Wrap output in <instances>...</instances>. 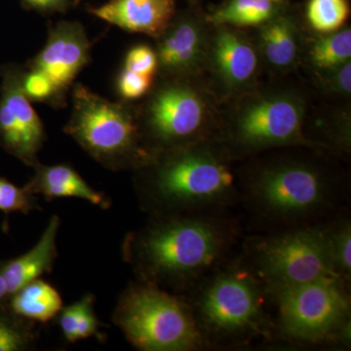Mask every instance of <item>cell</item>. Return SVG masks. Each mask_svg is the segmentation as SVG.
I'll return each mask as SVG.
<instances>
[{
    "instance_id": "obj_3",
    "label": "cell",
    "mask_w": 351,
    "mask_h": 351,
    "mask_svg": "<svg viewBox=\"0 0 351 351\" xmlns=\"http://www.w3.org/2000/svg\"><path fill=\"white\" fill-rule=\"evenodd\" d=\"M233 162L215 140L156 154L134 171L141 209L147 216L232 211L240 205Z\"/></svg>"
},
{
    "instance_id": "obj_33",
    "label": "cell",
    "mask_w": 351,
    "mask_h": 351,
    "mask_svg": "<svg viewBox=\"0 0 351 351\" xmlns=\"http://www.w3.org/2000/svg\"><path fill=\"white\" fill-rule=\"evenodd\" d=\"M186 1H188L189 3H191V5H195V4H197L198 2L201 1V0H186Z\"/></svg>"
},
{
    "instance_id": "obj_27",
    "label": "cell",
    "mask_w": 351,
    "mask_h": 351,
    "mask_svg": "<svg viewBox=\"0 0 351 351\" xmlns=\"http://www.w3.org/2000/svg\"><path fill=\"white\" fill-rule=\"evenodd\" d=\"M94 297L87 294L77 304V315H76V341L80 339L99 337V328L101 326L100 321L97 318L94 311Z\"/></svg>"
},
{
    "instance_id": "obj_28",
    "label": "cell",
    "mask_w": 351,
    "mask_h": 351,
    "mask_svg": "<svg viewBox=\"0 0 351 351\" xmlns=\"http://www.w3.org/2000/svg\"><path fill=\"white\" fill-rule=\"evenodd\" d=\"M156 77L138 75L133 71L122 69L117 80L120 96L127 101L137 100L149 93Z\"/></svg>"
},
{
    "instance_id": "obj_5",
    "label": "cell",
    "mask_w": 351,
    "mask_h": 351,
    "mask_svg": "<svg viewBox=\"0 0 351 351\" xmlns=\"http://www.w3.org/2000/svg\"><path fill=\"white\" fill-rule=\"evenodd\" d=\"M226 104L215 141L233 161L293 147L324 152L307 137L306 101L297 90L256 86Z\"/></svg>"
},
{
    "instance_id": "obj_29",
    "label": "cell",
    "mask_w": 351,
    "mask_h": 351,
    "mask_svg": "<svg viewBox=\"0 0 351 351\" xmlns=\"http://www.w3.org/2000/svg\"><path fill=\"white\" fill-rule=\"evenodd\" d=\"M124 69L138 75L156 77L157 57L156 51L147 45H138L127 53Z\"/></svg>"
},
{
    "instance_id": "obj_20",
    "label": "cell",
    "mask_w": 351,
    "mask_h": 351,
    "mask_svg": "<svg viewBox=\"0 0 351 351\" xmlns=\"http://www.w3.org/2000/svg\"><path fill=\"white\" fill-rule=\"evenodd\" d=\"M285 8V2L276 0H228L207 14L206 19L212 25L256 29Z\"/></svg>"
},
{
    "instance_id": "obj_31",
    "label": "cell",
    "mask_w": 351,
    "mask_h": 351,
    "mask_svg": "<svg viewBox=\"0 0 351 351\" xmlns=\"http://www.w3.org/2000/svg\"><path fill=\"white\" fill-rule=\"evenodd\" d=\"M25 1L40 10H60L66 6L68 0H25Z\"/></svg>"
},
{
    "instance_id": "obj_34",
    "label": "cell",
    "mask_w": 351,
    "mask_h": 351,
    "mask_svg": "<svg viewBox=\"0 0 351 351\" xmlns=\"http://www.w3.org/2000/svg\"><path fill=\"white\" fill-rule=\"evenodd\" d=\"M276 1L286 2V0H276Z\"/></svg>"
},
{
    "instance_id": "obj_23",
    "label": "cell",
    "mask_w": 351,
    "mask_h": 351,
    "mask_svg": "<svg viewBox=\"0 0 351 351\" xmlns=\"http://www.w3.org/2000/svg\"><path fill=\"white\" fill-rule=\"evenodd\" d=\"M350 12L348 0H308L306 18L316 34H329L345 25Z\"/></svg>"
},
{
    "instance_id": "obj_21",
    "label": "cell",
    "mask_w": 351,
    "mask_h": 351,
    "mask_svg": "<svg viewBox=\"0 0 351 351\" xmlns=\"http://www.w3.org/2000/svg\"><path fill=\"white\" fill-rule=\"evenodd\" d=\"M351 60V29L343 27L329 34L306 38L304 59L314 73L341 66Z\"/></svg>"
},
{
    "instance_id": "obj_25",
    "label": "cell",
    "mask_w": 351,
    "mask_h": 351,
    "mask_svg": "<svg viewBox=\"0 0 351 351\" xmlns=\"http://www.w3.org/2000/svg\"><path fill=\"white\" fill-rule=\"evenodd\" d=\"M36 208H38L36 197L25 186L19 188L0 177V211L7 215L13 212L27 214Z\"/></svg>"
},
{
    "instance_id": "obj_32",
    "label": "cell",
    "mask_w": 351,
    "mask_h": 351,
    "mask_svg": "<svg viewBox=\"0 0 351 351\" xmlns=\"http://www.w3.org/2000/svg\"><path fill=\"white\" fill-rule=\"evenodd\" d=\"M2 265L3 263H0V302L8 295H7L5 280H4L3 274H2Z\"/></svg>"
},
{
    "instance_id": "obj_4",
    "label": "cell",
    "mask_w": 351,
    "mask_h": 351,
    "mask_svg": "<svg viewBox=\"0 0 351 351\" xmlns=\"http://www.w3.org/2000/svg\"><path fill=\"white\" fill-rule=\"evenodd\" d=\"M184 295L206 350H239L276 341L271 300L239 251Z\"/></svg>"
},
{
    "instance_id": "obj_8",
    "label": "cell",
    "mask_w": 351,
    "mask_h": 351,
    "mask_svg": "<svg viewBox=\"0 0 351 351\" xmlns=\"http://www.w3.org/2000/svg\"><path fill=\"white\" fill-rule=\"evenodd\" d=\"M64 131L108 169L134 172L152 157L143 142L137 108L108 100L82 84L73 88V110Z\"/></svg>"
},
{
    "instance_id": "obj_13",
    "label": "cell",
    "mask_w": 351,
    "mask_h": 351,
    "mask_svg": "<svg viewBox=\"0 0 351 351\" xmlns=\"http://www.w3.org/2000/svg\"><path fill=\"white\" fill-rule=\"evenodd\" d=\"M212 25L206 15L189 10L175 15L156 38L159 77L201 78L204 73Z\"/></svg>"
},
{
    "instance_id": "obj_22",
    "label": "cell",
    "mask_w": 351,
    "mask_h": 351,
    "mask_svg": "<svg viewBox=\"0 0 351 351\" xmlns=\"http://www.w3.org/2000/svg\"><path fill=\"white\" fill-rule=\"evenodd\" d=\"M328 256L335 274L351 285V219L348 208L322 223Z\"/></svg>"
},
{
    "instance_id": "obj_7",
    "label": "cell",
    "mask_w": 351,
    "mask_h": 351,
    "mask_svg": "<svg viewBox=\"0 0 351 351\" xmlns=\"http://www.w3.org/2000/svg\"><path fill=\"white\" fill-rule=\"evenodd\" d=\"M270 300L276 309V339L350 350V286L341 279H317L281 291Z\"/></svg>"
},
{
    "instance_id": "obj_18",
    "label": "cell",
    "mask_w": 351,
    "mask_h": 351,
    "mask_svg": "<svg viewBox=\"0 0 351 351\" xmlns=\"http://www.w3.org/2000/svg\"><path fill=\"white\" fill-rule=\"evenodd\" d=\"M34 169V177L25 186L32 195H41L46 200L80 198L101 208L110 205L105 196L92 189L82 176L66 164L46 166L38 163Z\"/></svg>"
},
{
    "instance_id": "obj_2",
    "label": "cell",
    "mask_w": 351,
    "mask_h": 351,
    "mask_svg": "<svg viewBox=\"0 0 351 351\" xmlns=\"http://www.w3.org/2000/svg\"><path fill=\"white\" fill-rule=\"evenodd\" d=\"M239 177L240 205L254 233L318 225L348 208L341 176L317 156L258 158Z\"/></svg>"
},
{
    "instance_id": "obj_1",
    "label": "cell",
    "mask_w": 351,
    "mask_h": 351,
    "mask_svg": "<svg viewBox=\"0 0 351 351\" xmlns=\"http://www.w3.org/2000/svg\"><path fill=\"white\" fill-rule=\"evenodd\" d=\"M243 237L232 211L149 216L126 235L122 257L138 281L184 295L232 257Z\"/></svg>"
},
{
    "instance_id": "obj_19",
    "label": "cell",
    "mask_w": 351,
    "mask_h": 351,
    "mask_svg": "<svg viewBox=\"0 0 351 351\" xmlns=\"http://www.w3.org/2000/svg\"><path fill=\"white\" fill-rule=\"evenodd\" d=\"M10 297L11 311L29 321L48 322L56 317L63 307L56 289L39 278L25 284Z\"/></svg>"
},
{
    "instance_id": "obj_15",
    "label": "cell",
    "mask_w": 351,
    "mask_h": 351,
    "mask_svg": "<svg viewBox=\"0 0 351 351\" xmlns=\"http://www.w3.org/2000/svg\"><path fill=\"white\" fill-rule=\"evenodd\" d=\"M254 40L262 64L274 73L292 71L304 59L306 36L286 8L256 27Z\"/></svg>"
},
{
    "instance_id": "obj_14",
    "label": "cell",
    "mask_w": 351,
    "mask_h": 351,
    "mask_svg": "<svg viewBox=\"0 0 351 351\" xmlns=\"http://www.w3.org/2000/svg\"><path fill=\"white\" fill-rule=\"evenodd\" d=\"M89 57V39L82 25L61 22L51 29L47 43L34 58L31 69L49 78L57 100L68 91Z\"/></svg>"
},
{
    "instance_id": "obj_16",
    "label": "cell",
    "mask_w": 351,
    "mask_h": 351,
    "mask_svg": "<svg viewBox=\"0 0 351 351\" xmlns=\"http://www.w3.org/2000/svg\"><path fill=\"white\" fill-rule=\"evenodd\" d=\"M126 32L158 38L176 15L175 0H110L91 10Z\"/></svg>"
},
{
    "instance_id": "obj_24",
    "label": "cell",
    "mask_w": 351,
    "mask_h": 351,
    "mask_svg": "<svg viewBox=\"0 0 351 351\" xmlns=\"http://www.w3.org/2000/svg\"><path fill=\"white\" fill-rule=\"evenodd\" d=\"M22 319L0 314V351L25 350L34 343L32 328Z\"/></svg>"
},
{
    "instance_id": "obj_17",
    "label": "cell",
    "mask_w": 351,
    "mask_h": 351,
    "mask_svg": "<svg viewBox=\"0 0 351 351\" xmlns=\"http://www.w3.org/2000/svg\"><path fill=\"white\" fill-rule=\"evenodd\" d=\"M60 218L53 216L38 243L20 257L3 263L2 274L7 295H11L25 284L52 271L58 256L57 235Z\"/></svg>"
},
{
    "instance_id": "obj_10",
    "label": "cell",
    "mask_w": 351,
    "mask_h": 351,
    "mask_svg": "<svg viewBox=\"0 0 351 351\" xmlns=\"http://www.w3.org/2000/svg\"><path fill=\"white\" fill-rule=\"evenodd\" d=\"M323 223L243 237L240 255L270 299L286 289L338 277L328 256Z\"/></svg>"
},
{
    "instance_id": "obj_6",
    "label": "cell",
    "mask_w": 351,
    "mask_h": 351,
    "mask_svg": "<svg viewBox=\"0 0 351 351\" xmlns=\"http://www.w3.org/2000/svg\"><path fill=\"white\" fill-rule=\"evenodd\" d=\"M138 110L145 149L160 152L215 140L221 103L202 78L160 77Z\"/></svg>"
},
{
    "instance_id": "obj_9",
    "label": "cell",
    "mask_w": 351,
    "mask_h": 351,
    "mask_svg": "<svg viewBox=\"0 0 351 351\" xmlns=\"http://www.w3.org/2000/svg\"><path fill=\"white\" fill-rule=\"evenodd\" d=\"M134 348L143 351L206 350L184 295L141 281L120 295L112 315Z\"/></svg>"
},
{
    "instance_id": "obj_30",
    "label": "cell",
    "mask_w": 351,
    "mask_h": 351,
    "mask_svg": "<svg viewBox=\"0 0 351 351\" xmlns=\"http://www.w3.org/2000/svg\"><path fill=\"white\" fill-rule=\"evenodd\" d=\"M24 91L29 100L47 101L56 100L55 90L49 78L39 71L25 73L23 80Z\"/></svg>"
},
{
    "instance_id": "obj_11",
    "label": "cell",
    "mask_w": 351,
    "mask_h": 351,
    "mask_svg": "<svg viewBox=\"0 0 351 351\" xmlns=\"http://www.w3.org/2000/svg\"><path fill=\"white\" fill-rule=\"evenodd\" d=\"M262 62L253 36L245 29L212 25L202 80L219 103L257 86Z\"/></svg>"
},
{
    "instance_id": "obj_12",
    "label": "cell",
    "mask_w": 351,
    "mask_h": 351,
    "mask_svg": "<svg viewBox=\"0 0 351 351\" xmlns=\"http://www.w3.org/2000/svg\"><path fill=\"white\" fill-rule=\"evenodd\" d=\"M24 71L16 66L2 69L0 87V147L25 165L39 163L45 133L43 121L23 87Z\"/></svg>"
},
{
    "instance_id": "obj_26",
    "label": "cell",
    "mask_w": 351,
    "mask_h": 351,
    "mask_svg": "<svg viewBox=\"0 0 351 351\" xmlns=\"http://www.w3.org/2000/svg\"><path fill=\"white\" fill-rule=\"evenodd\" d=\"M318 85L326 93L350 97L351 93V60L346 63L314 73Z\"/></svg>"
}]
</instances>
